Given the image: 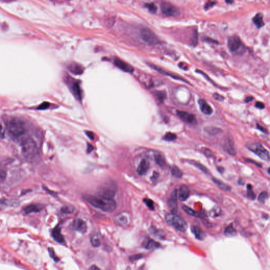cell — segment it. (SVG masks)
I'll use <instances>...</instances> for the list:
<instances>
[{
	"label": "cell",
	"mask_w": 270,
	"mask_h": 270,
	"mask_svg": "<svg viewBox=\"0 0 270 270\" xmlns=\"http://www.w3.org/2000/svg\"><path fill=\"white\" fill-rule=\"evenodd\" d=\"M71 228L73 230L77 231L78 232L81 233L82 234H85L87 231V225L85 222L82 219H75L73 222V224L71 225Z\"/></svg>",
	"instance_id": "12"
},
{
	"label": "cell",
	"mask_w": 270,
	"mask_h": 270,
	"mask_svg": "<svg viewBox=\"0 0 270 270\" xmlns=\"http://www.w3.org/2000/svg\"><path fill=\"white\" fill-rule=\"evenodd\" d=\"M144 202H145V204H146V205H147L149 209H151V210L154 209V202L152 200L148 199V198H145V199L144 200Z\"/></svg>",
	"instance_id": "43"
},
{
	"label": "cell",
	"mask_w": 270,
	"mask_h": 270,
	"mask_svg": "<svg viewBox=\"0 0 270 270\" xmlns=\"http://www.w3.org/2000/svg\"><path fill=\"white\" fill-rule=\"evenodd\" d=\"M155 160L158 165L160 167H164L166 164L165 158L162 154L157 153L155 154Z\"/></svg>",
	"instance_id": "29"
},
{
	"label": "cell",
	"mask_w": 270,
	"mask_h": 270,
	"mask_svg": "<svg viewBox=\"0 0 270 270\" xmlns=\"http://www.w3.org/2000/svg\"><path fill=\"white\" fill-rule=\"evenodd\" d=\"M228 47L230 52L234 55H242L246 51V48L239 36L234 35L228 39Z\"/></svg>",
	"instance_id": "4"
},
{
	"label": "cell",
	"mask_w": 270,
	"mask_h": 270,
	"mask_svg": "<svg viewBox=\"0 0 270 270\" xmlns=\"http://www.w3.org/2000/svg\"><path fill=\"white\" fill-rule=\"evenodd\" d=\"M212 181H213L214 183H215V184L217 185L220 189H222L223 191H228L231 190V187H230V186L226 184L225 183H223V182L219 181L217 179L213 178Z\"/></svg>",
	"instance_id": "25"
},
{
	"label": "cell",
	"mask_w": 270,
	"mask_h": 270,
	"mask_svg": "<svg viewBox=\"0 0 270 270\" xmlns=\"http://www.w3.org/2000/svg\"><path fill=\"white\" fill-rule=\"evenodd\" d=\"M182 208H183V209L184 211V212L188 214V215L196 217H202V214L201 213L194 211L193 209L190 208L189 207L187 206L186 205H183Z\"/></svg>",
	"instance_id": "28"
},
{
	"label": "cell",
	"mask_w": 270,
	"mask_h": 270,
	"mask_svg": "<svg viewBox=\"0 0 270 270\" xmlns=\"http://www.w3.org/2000/svg\"><path fill=\"white\" fill-rule=\"evenodd\" d=\"M7 127L9 132L14 137L21 136L26 132L24 123L17 118H13L8 120Z\"/></svg>",
	"instance_id": "3"
},
{
	"label": "cell",
	"mask_w": 270,
	"mask_h": 270,
	"mask_svg": "<svg viewBox=\"0 0 270 270\" xmlns=\"http://www.w3.org/2000/svg\"><path fill=\"white\" fill-rule=\"evenodd\" d=\"M200 110L202 113L206 115H211L212 114L213 110L210 105L206 101V100L200 99L198 101Z\"/></svg>",
	"instance_id": "16"
},
{
	"label": "cell",
	"mask_w": 270,
	"mask_h": 270,
	"mask_svg": "<svg viewBox=\"0 0 270 270\" xmlns=\"http://www.w3.org/2000/svg\"><path fill=\"white\" fill-rule=\"evenodd\" d=\"M75 211L74 207L71 205H65L62 207L61 212L64 214H71Z\"/></svg>",
	"instance_id": "41"
},
{
	"label": "cell",
	"mask_w": 270,
	"mask_h": 270,
	"mask_svg": "<svg viewBox=\"0 0 270 270\" xmlns=\"http://www.w3.org/2000/svg\"><path fill=\"white\" fill-rule=\"evenodd\" d=\"M191 163L195 166L196 167L198 168L200 170H202V172H203L205 173H206V174L209 173L208 169L203 165H202V164H200V163H198V162H196L194 161V162H191Z\"/></svg>",
	"instance_id": "39"
},
{
	"label": "cell",
	"mask_w": 270,
	"mask_h": 270,
	"mask_svg": "<svg viewBox=\"0 0 270 270\" xmlns=\"http://www.w3.org/2000/svg\"><path fill=\"white\" fill-rule=\"evenodd\" d=\"M217 169H218L219 172H221V173L223 172L224 170V169L222 167H219V168H218Z\"/></svg>",
	"instance_id": "59"
},
{
	"label": "cell",
	"mask_w": 270,
	"mask_h": 270,
	"mask_svg": "<svg viewBox=\"0 0 270 270\" xmlns=\"http://www.w3.org/2000/svg\"><path fill=\"white\" fill-rule=\"evenodd\" d=\"M160 8L164 15L168 17H175L179 15V10L175 5L169 2H163Z\"/></svg>",
	"instance_id": "8"
},
{
	"label": "cell",
	"mask_w": 270,
	"mask_h": 270,
	"mask_svg": "<svg viewBox=\"0 0 270 270\" xmlns=\"http://www.w3.org/2000/svg\"><path fill=\"white\" fill-rule=\"evenodd\" d=\"M169 206L171 209L172 213H176L178 209V202H177V191L175 189L171 194L170 198L168 200Z\"/></svg>",
	"instance_id": "15"
},
{
	"label": "cell",
	"mask_w": 270,
	"mask_h": 270,
	"mask_svg": "<svg viewBox=\"0 0 270 270\" xmlns=\"http://www.w3.org/2000/svg\"><path fill=\"white\" fill-rule=\"evenodd\" d=\"M86 200L92 206L106 212H113L117 206L116 203L111 198H107L101 196H88Z\"/></svg>",
	"instance_id": "2"
},
{
	"label": "cell",
	"mask_w": 270,
	"mask_h": 270,
	"mask_svg": "<svg viewBox=\"0 0 270 270\" xmlns=\"http://www.w3.org/2000/svg\"><path fill=\"white\" fill-rule=\"evenodd\" d=\"M192 233L194 235L196 238L199 240L203 241L206 238V234L203 230L197 226L192 225L191 226Z\"/></svg>",
	"instance_id": "19"
},
{
	"label": "cell",
	"mask_w": 270,
	"mask_h": 270,
	"mask_svg": "<svg viewBox=\"0 0 270 270\" xmlns=\"http://www.w3.org/2000/svg\"><path fill=\"white\" fill-rule=\"evenodd\" d=\"M145 7L146 8H147V9L149 10L151 13H153V14H156L157 13V7L156 5L155 4H154L153 3L146 4Z\"/></svg>",
	"instance_id": "38"
},
{
	"label": "cell",
	"mask_w": 270,
	"mask_h": 270,
	"mask_svg": "<svg viewBox=\"0 0 270 270\" xmlns=\"http://www.w3.org/2000/svg\"><path fill=\"white\" fill-rule=\"evenodd\" d=\"M89 270H101L96 265H92L90 267Z\"/></svg>",
	"instance_id": "58"
},
{
	"label": "cell",
	"mask_w": 270,
	"mask_h": 270,
	"mask_svg": "<svg viewBox=\"0 0 270 270\" xmlns=\"http://www.w3.org/2000/svg\"><path fill=\"white\" fill-rule=\"evenodd\" d=\"M115 193L116 189L113 184H107L100 188L99 195L102 197L113 199L115 196Z\"/></svg>",
	"instance_id": "11"
},
{
	"label": "cell",
	"mask_w": 270,
	"mask_h": 270,
	"mask_svg": "<svg viewBox=\"0 0 270 270\" xmlns=\"http://www.w3.org/2000/svg\"><path fill=\"white\" fill-rule=\"evenodd\" d=\"M155 96L160 102H163L166 97V92L164 91L156 92Z\"/></svg>",
	"instance_id": "40"
},
{
	"label": "cell",
	"mask_w": 270,
	"mask_h": 270,
	"mask_svg": "<svg viewBox=\"0 0 270 270\" xmlns=\"http://www.w3.org/2000/svg\"><path fill=\"white\" fill-rule=\"evenodd\" d=\"M248 149L265 161L268 160L270 156L268 151L259 143H253L247 145Z\"/></svg>",
	"instance_id": "7"
},
{
	"label": "cell",
	"mask_w": 270,
	"mask_h": 270,
	"mask_svg": "<svg viewBox=\"0 0 270 270\" xmlns=\"http://www.w3.org/2000/svg\"><path fill=\"white\" fill-rule=\"evenodd\" d=\"M216 2H214V1H209V2L207 3L206 5H205V10H208V9L211 8L212 7H213L214 5H216Z\"/></svg>",
	"instance_id": "47"
},
{
	"label": "cell",
	"mask_w": 270,
	"mask_h": 270,
	"mask_svg": "<svg viewBox=\"0 0 270 270\" xmlns=\"http://www.w3.org/2000/svg\"><path fill=\"white\" fill-rule=\"evenodd\" d=\"M204 153L205 154H206V155L207 156V157H211L212 155V151L209 150V149H205L204 151Z\"/></svg>",
	"instance_id": "55"
},
{
	"label": "cell",
	"mask_w": 270,
	"mask_h": 270,
	"mask_svg": "<svg viewBox=\"0 0 270 270\" xmlns=\"http://www.w3.org/2000/svg\"><path fill=\"white\" fill-rule=\"evenodd\" d=\"M7 177V173L5 170L0 169V182L4 181Z\"/></svg>",
	"instance_id": "49"
},
{
	"label": "cell",
	"mask_w": 270,
	"mask_h": 270,
	"mask_svg": "<svg viewBox=\"0 0 270 270\" xmlns=\"http://www.w3.org/2000/svg\"><path fill=\"white\" fill-rule=\"evenodd\" d=\"M48 250H49V254H50V256H51V257H52L55 261H59V259H58V257L57 256V255H55V252H54V251L53 250V249H52V248H49Z\"/></svg>",
	"instance_id": "44"
},
{
	"label": "cell",
	"mask_w": 270,
	"mask_h": 270,
	"mask_svg": "<svg viewBox=\"0 0 270 270\" xmlns=\"http://www.w3.org/2000/svg\"><path fill=\"white\" fill-rule=\"evenodd\" d=\"M176 113L177 116L183 121H185V123L191 124H195L196 123V119L195 115L184 111L177 110Z\"/></svg>",
	"instance_id": "13"
},
{
	"label": "cell",
	"mask_w": 270,
	"mask_h": 270,
	"mask_svg": "<svg viewBox=\"0 0 270 270\" xmlns=\"http://www.w3.org/2000/svg\"><path fill=\"white\" fill-rule=\"evenodd\" d=\"M177 136L176 134L168 132H167L164 136L163 137V139L164 141H175L176 139Z\"/></svg>",
	"instance_id": "36"
},
{
	"label": "cell",
	"mask_w": 270,
	"mask_h": 270,
	"mask_svg": "<svg viewBox=\"0 0 270 270\" xmlns=\"http://www.w3.org/2000/svg\"><path fill=\"white\" fill-rule=\"evenodd\" d=\"M189 196V190L186 185H182L179 188V198L181 201L184 202L188 198Z\"/></svg>",
	"instance_id": "20"
},
{
	"label": "cell",
	"mask_w": 270,
	"mask_h": 270,
	"mask_svg": "<svg viewBox=\"0 0 270 270\" xmlns=\"http://www.w3.org/2000/svg\"><path fill=\"white\" fill-rule=\"evenodd\" d=\"M226 3H231L232 4V3L234 2V1H225Z\"/></svg>",
	"instance_id": "60"
},
{
	"label": "cell",
	"mask_w": 270,
	"mask_h": 270,
	"mask_svg": "<svg viewBox=\"0 0 270 270\" xmlns=\"http://www.w3.org/2000/svg\"><path fill=\"white\" fill-rule=\"evenodd\" d=\"M94 150V147L92 146V145H91V144H88V147H87V153L89 154L92 151Z\"/></svg>",
	"instance_id": "54"
},
{
	"label": "cell",
	"mask_w": 270,
	"mask_h": 270,
	"mask_svg": "<svg viewBox=\"0 0 270 270\" xmlns=\"http://www.w3.org/2000/svg\"><path fill=\"white\" fill-rule=\"evenodd\" d=\"M115 223L122 227L128 225L130 222V216L128 212H121L116 215L114 217Z\"/></svg>",
	"instance_id": "9"
},
{
	"label": "cell",
	"mask_w": 270,
	"mask_h": 270,
	"mask_svg": "<svg viewBox=\"0 0 270 270\" xmlns=\"http://www.w3.org/2000/svg\"><path fill=\"white\" fill-rule=\"evenodd\" d=\"M69 70L71 73L76 75H81L83 72V67L77 63H73L69 65L68 67Z\"/></svg>",
	"instance_id": "21"
},
{
	"label": "cell",
	"mask_w": 270,
	"mask_h": 270,
	"mask_svg": "<svg viewBox=\"0 0 270 270\" xmlns=\"http://www.w3.org/2000/svg\"><path fill=\"white\" fill-rule=\"evenodd\" d=\"M268 198V194L266 191H264L261 192L258 197V200L261 205H263L266 200Z\"/></svg>",
	"instance_id": "37"
},
{
	"label": "cell",
	"mask_w": 270,
	"mask_h": 270,
	"mask_svg": "<svg viewBox=\"0 0 270 270\" xmlns=\"http://www.w3.org/2000/svg\"><path fill=\"white\" fill-rule=\"evenodd\" d=\"M160 243L156 242L153 240H150L148 241L145 245V248L147 250H153V249H157L160 247Z\"/></svg>",
	"instance_id": "32"
},
{
	"label": "cell",
	"mask_w": 270,
	"mask_h": 270,
	"mask_svg": "<svg viewBox=\"0 0 270 270\" xmlns=\"http://www.w3.org/2000/svg\"><path fill=\"white\" fill-rule=\"evenodd\" d=\"M113 63L117 67L125 73H132L134 71V69L132 66L119 59H115Z\"/></svg>",
	"instance_id": "14"
},
{
	"label": "cell",
	"mask_w": 270,
	"mask_h": 270,
	"mask_svg": "<svg viewBox=\"0 0 270 270\" xmlns=\"http://www.w3.org/2000/svg\"><path fill=\"white\" fill-rule=\"evenodd\" d=\"M222 210L219 206H214L209 211V214L212 217H217L221 215Z\"/></svg>",
	"instance_id": "33"
},
{
	"label": "cell",
	"mask_w": 270,
	"mask_h": 270,
	"mask_svg": "<svg viewBox=\"0 0 270 270\" xmlns=\"http://www.w3.org/2000/svg\"><path fill=\"white\" fill-rule=\"evenodd\" d=\"M52 236L57 242L62 243L64 242V238L61 233V229L58 226L54 228L52 231Z\"/></svg>",
	"instance_id": "22"
},
{
	"label": "cell",
	"mask_w": 270,
	"mask_h": 270,
	"mask_svg": "<svg viewBox=\"0 0 270 270\" xmlns=\"http://www.w3.org/2000/svg\"><path fill=\"white\" fill-rule=\"evenodd\" d=\"M204 130L206 133L212 136H214L222 132L221 129L214 127H206L205 128Z\"/></svg>",
	"instance_id": "30"
},
{
	"label": "cell",
	"mask_w": 270,
	"mask_h": 270,
	"mask_svg": "<svg viewBox=\"0 0 270 270\" xmlns=\"http://www.w3.org/2000/svg\"><path fill=\"white\" fill-rule=\"evenodd\" d=\"M85 134H86V135L88 137V138L90 139L94 140V138H95V136H94V133L92 132H90V131H86L85 132Z\"/></svg>",
	"instance_id": "52"
},
{
	"label": "cell",
	"mask_w": 270,
	"mask_h": 270,
	"mask_svg": "<svg viewBox=\"0 0 270 270\" xmlns=\"http://www.w3.org/2000/svg\"><path fill=\"white\" fill-rule=\"evenodd\" d=\"M213 98L214 99H215L216 100H217V101H223L224 99H225V98H224V97H223V96H222L221 95H219V94H217V93H214V94L213 95Z\"/></svg>",
	"instance_id": "45"
},
{
	"label": "cell",
	"mask_w": 270,
	"mask_h": 270,
	"mask_svg": "<svg viewBox=\"0 0 270 270\" xmlns=\"http://www.w3.org/2000/svg\"><path fill=\"white\" fill-rule=\"evenodd\" d=\"M141 39L149 45H156L160 43V41L155 33L148 28H142L140 31Z\"/></svg>",
	"instance_id": "6"
},
{
	"label": "cell",
	"mask_w": 270,
	"mask_h": 270,
	"mask_svg": "<svg viewBox=\"0 0 270 270\" xmlns=\"http://www.w3.org/2000/svg\"><path fill=\"white\" fill-rule=\"evenodd\" d=\"M257 128L260 131H261L262 132H263L264 133H265V134H268V130L266 129L265 128H264L263 127H262L261 126L259 125V124H257Z\"/></svg>",
	"instance_id": "53"
},
{
	"label": "cell",
	"mask_w": 270,
	"mask_h": 270,
	"mask_svg": "<svg viewBox=\"0 0 270 270\" xmlns=\"http://www.w3.org/2000/svg\"><path fill=\"white\" fill-rule=\"evenodd\" d=\"M149 166H150L149 162L146 159H143L138 166L137 172H138V174L141 176L144 175L147 173L149 169Z\"/></svg>",
	"instance_id": "18"
},
{
	"label": "cell",
	"mask_w": 270,
	"mask_h": 270,
	"mask_svg": "<svg viewBox=\"0 0 270 270\" xmlns=\"http://www.w3.org/2000/svg\"><path fill=\"white\" fill-rule=\"evenodd\" d=\"M5 137V130L2 124L0 123V138H4Z\"/></svg>",
	"instance_id": "50"
},
{
	"label": "cell",
	"mask_w": 270,
	"mask_h": 270,
	"mask_svg": "<svg viewBox=\"0 0 270 270\" xmlns=\"http://www.w3.org/2000/svg\"><path fill=\"white\" fill-rule=\"evenodd\" d=\"M253 23L258 29H260L264 26L263 17L262 13H258L253 18Z\"/></svg>",
	"instance_id": "23"
},
{
	"label": "cell",
	"mask_w": 270,
	"mask_h": 270,
	"mask_svg": "<svg viewBox=\"0 0 270 270\" xmlns=\"http://www.w3.org/2000/svg\"><path fill=\"white\" fill-rule=\"evenodd\" d=\"M22 153L24 158L30 163L36 162L39 158L38 148L36 141L31 137H27L22 140Z\"/></svg>",
	"instance_id": "1"
},
{
	"label": "cell",
	"mask_w": 270,
	"mask_h": 270,
	"mask_svg": "<svg viewBox=\"0 0 270 270\" xmlns=\"http://www.w3.org/2000/svg\"><path fill=\"white\" fill-rule=\"evenodd\" d=\"M50 107V104L49 102H45L41 104L37 108L38 110H45L48 108Z\"/></svg>",
	"instance_id": "46"
},
{
	"label": "cell",
	"mask_w": 270,
	"mask_h": 270,
	"mask_svg": "<svg viewBox=\"0 0 270 270\" xmlns=\"http://www.w3.org/2000/svg\"><path fill=\"white\" fill-rule=\"evenodd\" d=\"M165 221L169 225L179 232H184L187 230V223L184 219L176 214H167L165 216Z\"/></svg>",
	"instance_id": "5"
},
{
	"label": "cell",
	"mask_w": 270,
	"mask_h": 270,
	"mask_svg": "<svg viewBox=\"0 0 270 270\" xmlns=\"http://www.w3.org/2000/svg\"><path fill=\"white\" fill-rule=\"evenodd\" d=\"M153 68L155 69V70H157L160 73H162V74H164V75H167V76H169V77H171L173 79L179 80H180V81H183V82H184L185 83H188V84L189 83L188 81H186V80H185L184 78H183L182 77H179V76H178L174 75V74H172V73H166V71L162 70V69H158V68H157V67H154V66L153 67Z\"/></svg>",
	"instance_id": "26"
},
{
	"label": "cell",
	"mask_w": 270,
	"mask_h": 270,
	"mask_svg": "<svg viewBox=\"0 0 270 270\" xmlns=\"http://www.w3.org/2000/svg\"><path fill=\"white\" fill-rule=\"evenodd\" d=\"M247 162H249V163H254V164L256 165V166H258L259 167H261V164H258L256 162H254V161H253L252 160H247Z\"/></svg>",
	"instance_id": "57"
},
{
	"label": "cell",
	"mask_w": 270,
	"mask_h": 270,
	"mask_svg": "<svg viewBox=\"0 0 270 270\" xmlns=\"http://www.w3.org/2000/svg\"><path fill=\"white\" fill-rule=\"evenodd\" d=\"M255 107L259 109H263L265 108V105L263 102L257 101L255 104Z\"/></svg>",
	"instance_id": "51"
},
{
	"label": "cell",
	"mask_w": 270,
	"mask_h": 270,
	"mask_svg": "<svg viewBox=\"0 0 270 270\" xmlns=\"http://www.w3.org/2000/svg\"><path fill=\"white\" fill-rule=\"evenodd\" d=\"M171 173L173 176L176 178H181L183 176V172L178 167L176 166H172L171 168Z\"/></svg>",
	"instance_id": "31"
},
{
	"label": "cell",
	"mask_w": 270,
	"mask_h": 270,
	"mask_svg": "<svg viewBox=\"0 0 270 270\" xmlns=\"http://www.w3.org/2000/svg\"><path fill=\"white\" fill-rule=\"evenodd\" d=\"M224 234L228 237H232L236 235V231L232 225H230L226 228L224 231Z\"/></svg>",
	"instance_id": "34"
},
{
	"label": "cell",
	"mask_w": 270,
	"mask_h": 270,
	"mask_svg": "<svg viewBox=\"0 0 270 270\" xmlns=\"http://www.w3.org/2000/svg\"><path fill=\"white\" fill-rule=\"evenodd\" d=\"M90 242L92 243V245L95 247H99L100 245V239L97 235L92 236L90 240Z\"/></svg>",
	"instance_id": "42"
},
{
	"label": "cell",
	"mask_w": 270,
	"mask_h": 270,
	"mask_svg": "<svg viewBox=\"0 0 270 270\" xmlns=\"http://www.w3.org/2000/svg\"><path fill=\"white\" fill-rule=\"evenodd\" d=\"M68 84L69 85L70 89L71 92L73 93V95L76 98V99L81 101L82 96V90L79 82L76 80H69Z\"/></svg>",
	"instance_id": "10"
},
{
	"label": "cell",
	"mask_w": 270,
	"mask_h": 270,
	"mask_svg": "<svg viewBox=\"0 0 270 270\" xmlns=\"http://www.w3.org/2000/svg\"><path fill=\"white\" fill-rule=\"evenodd\" d=\"M142 257H143L142 254H136V255H132L130 257V260H131L132 261H136L141 258H142Z\"/></svg>",
	"instance_id": "48"
},
{
	"label": "cell",
	"mask_w": 270,
	"mask_h": 270,
	"mask_svg": "<svg viewBox=\"0 0 270 270\" xmlns=\"http://www.w3.org/2000/svg\"><path fill=\"white\" fill-rule=\"evenodd\" d=\"M11 200H0V211L7 208L8 207L14 206V205H17V202H14L11 203Z\"/></svg>",
	"instance_id": "27"
},
{
	"label": "cell",
	"mask_w": 270,
	"mask_h": 270,
	"mask_svg": "<svg viewBox=\"0 0 270 270\" xmlns=\"http://www.w3.org/2000/svg\"><path fill=\"white\" fill-rule=\"evenodd\" d=\"M253 99H254V98H253V97H251H251H247V98H245L244 101L246 103H248L249 102H251Z\"/></svg>",
	"instance_id": "56"
},
{
	"label": "cell",
	"mask_w": 270,
	"mask_h": 270,
	"mask_svg": "<svg viewBox=\"0 0 270 270\" xmlns=\"http://www.w3.org/2000/svg\"><path fill=\"white\" fill-rule=\"evenodd\" d=\"M43 208V206L40 204H33L29 205L25 207L23 209L24 213L28 214L32 213H38Z\"/></svg>",
	"instance_id": "17"
},
{
	"label": "cell",
	"mask_w": 270,
	"mask_h": 270,
	"mask_svg": "<svg viewBox=\"0 0 270 270\" xmlns=\"http://www.w3.org/2000/svg\"><path fill=\"white\" fill-rule=\"evenodd\" d=\"M247 196L251 200H254L256 198V195L253 191V187L251 184L247 185Z\"/></svg>",
	"instance_id": "35"
},
{
	"label": "cell",
	"mask_w": 270,
	"mask_h": 270,
	"mask_svg": "<svg viewBox=\"0 0 270 270\" xmlns=\"http://www.w3.org/2000/svg\"><path fill=\"white\" fill-rule=\"evenodd\" d=\"M224 149H225V151H227L228 153L230 154V155H236V151L234 149V145H233V142L228 139L224 144Z\"/></svg>",
	"instance_id": "24"
}]
</instances>
